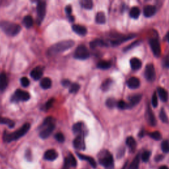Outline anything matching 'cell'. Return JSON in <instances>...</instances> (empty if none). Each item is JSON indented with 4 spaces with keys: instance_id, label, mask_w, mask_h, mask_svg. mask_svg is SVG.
Segmentation results:
<instances>
[{
    "instance_id": "cell-1",
    "label": "cell",
    "mask_w": 169,
    "mask_h": 169,
    "mask_svg": "<svg viewBox=\"0 0 169 169\" xmlns=\"http://www.w3.org/2000/svg\"><path fill=\"white\" fill-rule=\"evenodd\" d=\"M75 45V42L72 40H62L54 44L49 48L48 50V54L50 56H54L57 54L66 51L72 48Z\"/></svg>"
},
{
    "instance_id": "cell-2",
    "label": "cell",
    "mask_w": 169,
    "mask_h": 169,
    "mask_svg": "<svg viewBox=\"0 0 169 169\" xmlns=\"http://www.w3.org/2000/svg\"><path fill=\"white\" fill-rule=\"evenodd\" d=\"M30 127L31 125L28 123H26L24 125H22L19 130L13 133H5L3 135V140L6 142L15 141L23 136H25L29 129H30Z\"/></svg>"
},
{
    "instance_id": "cell-3",
    "label": "cell",
    "mask_w": 169,
    "mask_h": 169,
    "mask_svg": "<svg viewBox=\"0 0 169 169\" xmlns=\"http://www.w3.org/2000/svg\"><path fill=\"white\" fill-rule=\"evenodd\" d=\"M40 128L41 131L39 134L40 137L42 139L48 138L55 129V119L51 116L46 118Z\"/></svg>"
},
{
    "instance_id": "cell-4",
    "label": "cell",
    "mask_w": 169,
    "mask_h": 169,
    "mask_svg": "<svg viewBox=\"0 0 169 169\" xmlns=\"http://www.w3.org/2000/svg\"><path fill=\"white\" fill-rule=\"evenodd\" d=\"M0 28L9 37H14L19 34L21 30L19 25L9 21H2L0 22Z\"/></svg>"
},
{
    "instance_id": "cell-5",
    "label": "cell",
    "mask_w": 169,
    "mask_h": 169,
    "mask_svg": "<svg viewBox=\"0 0 169 169\" xmlns=\"http://www.w3.org/2000/svg\"><path fill=\"white\" fill-rule=\"evenodd\" d=\"M98 161L100 164L106 168H111L113 167L114 159L112 155L109 151L104 150L98 154Z\"/></svg>"
},
{
    "instance_id": "cell-6",
    "label": "cell",
    "mask_w": 169,
    "mask_h": 169,
    "mask_svg": "<svg viewBox=\"0 0 169 169\" xmlns=\"http://www.w3.org/2000/svg\"><path fill=\"white\" fill-rule=\"evenodd\" d=\"M90 53L86 46L83 44H81L77 46V48L74 52V57L75 59L84 60L89 58Z\"/></svg>"
},
{
    "instance_id": "cell-7",
    "label": "cell",
    "mask_w": 169,
    "mask_h": 169,
    "mask_svg": "<svg viewBox=\"0 0 169 169\" xmlns=\"http://www.w3.org/2000/svg\"><path fill=\"white\" fill-rule=\"evenodd\" d=\"M31 98V95L27 91H22L21 89H17L14 95L11 98L12 102H19V101H27Z\"/></svg>"
},
{
    "instance_id": "cell-8",
    "label": "cell",
    "mask_w": 169,
    "mask_h": 169,
    "mask_svg": "<svg viewBox=\"0 0 169 169\" xmlns=\"http://www.w3.org/2000/svg\"><path fill=\"white\" fill-rule=\"evenodd\" d=\"M37 22L40 24L44 20L46 12V3L45 2L40 1L37 3Z\"/></svg>"
},
{
    "instance_id": "cell-9",
    "label": "cell",
    "mask_w": 169,
    "mask_h": 169,
    "mask_svg": "<svg viewBox=\"0 0 169 169\" xmlns=\"http://www.w3.org/2000/svg\"><path fill=\"white\" fill-rule=\"evenodd\" d=\"M145 77L149 81H153L155 79V69L153 64L149 63L145 67Z\"/></svg>"
},
{
    "instance_id": "cell-10",
    "label": "cell",
    "mask_w": 169,
    "mask_h": 169,
    "mask_svg": "<svg viewBox=\"0 0 169 169\" xmlns=\"http://www.w3.org/2000/svg\"><path fill=\"white\" fill-rule=\"evenodd\" d=\"M149 44L153 54L156 57H159L161 54V48L159 40L157 38H151L149 40Z\"/></svg>"
},
{
    "instance_id": "cell-11",
    "label": "cell",
    "mask_w": 169,
    "mask_h": 169,
    "mask_svg": "<svg viewBox=\"0 0 169 169\" xmlns=\"http://www.w3.org/2000/svg\"><path fill=\"white\" fill-rule=\"evenodd\" d=\"M73 132L75 134H77V136H85L87 133V130L85 124L83 122H77L73 126Z\"/></svg>"
},
{
    "instance_id": "cell-12",
    "label": "cell",
    "mask_w": 169,
    "mask_h": 169,
    "mask_svg": "<svg viewBox=\"0 0 169 169\" xmlns=\"http://www.w3.org/2000/svg\"><path fill=\"white\" fill-rule=\"evenodd\" d=\"M73 146L75 149L79 150H84L85 148V143L84 136H77L73 141Z\"/></svg>"
},
{
    "instance_id": "cell-13",
    "label": "cell",
    "mask_w": 169,
    "mask_h": 169,
    "mask_svg": "<svg viewBox=\"0 0 169 169\" xmlns=\"http://www.w3.org/2000/svg\"><path fill=\"white\" fill-rule=\"evenodd\" d=\"M43 75V68L40 66H38L34 68L31 72V76L34 80H39L42 77Z\"/></svg>"
},
{
    "instance_id": "cell-14",
    "label": "cell",
    "mask_w": 169,
    "mask_h": 169,
    "mask_svg": "<svg viewBox=\"0 0 169 169\" xmlns=\"http://www.w3.org/2000/svg\"><path fill=\"white\" fill-rule=\"evenodd\" d=\"M127 85L132 89H137L140 85V81L136 77H130L127 81Z\"/></svg>"
},
{
    "instance_id": "cell-15",
    "label": "cell",
    "mask_w": 169,
    "mask_h": 169,
    "mask_svg": "<svg viewBox=\"0 0 169 169\" xmlns=\"http://www.w3.org/2000/svg\"><path fill=\"white\" fill-rule=\"evenodd\" d=\"M142 95L140 94H136L131 96L129 98V103H128V107L129 108L133 107L134 106H136V104H137L140 101L142 100Z\"/></svg>"
},
{
    "instance_id": "cell-16",
    "label": "cell",
    "mask_w": 169,
    "mask_h": 169,
    "mask_svg": "<svg viewBox=\"0 0 169 169\" xmlns=\"http://www.w3.org/2000/svg\"><path fill=\"white\" fill-rule=\"evenodd\" d=\"M157 9L154 5H147L143 9V15L146 17H151L155 15Z\"/></svg>"
},
{
    "instance_id": "cell-17",
    "label": "cell",
    "mask_w": 169,
    "mask_h": 169,
    "mask_svg": "<svg viewBox=\"0 0 169 169\" xmlns=\"http://www.w3.org/2000/svg\"><path fill=\"white\" fill-rule=\"evenodd\" d=\"M44 157L46 160L50 161H54L56 159H57V153L54 149H49L46 151Z\"/></svg>"
},
{
    "instance_id": "cell-18",
    "label": "cell",
    "mask_w": 169,
    "mask_h": 169,
    "mask_svg": "<svg viewBox=\"0 0 169 169\" xmlns=\"http://www.w3.org/2000/svg\"><path fill=\"white\" fill-rule=\"evenodd\" d=\"M72 29L75 33H77L80 36H85L87 32V28L84 26L79 25H73L72 26Z\"/></svg>"
},
{
    "instance_id": "cell-19",
    "label": "cell",
    "mask_w": 169,
    "mask_h": 169,
    "mask_svg": "<svg viewBox=\"0 0 169 169\" xmlns=\"http://www.w3.org/2000/svg\"><path fill=\"white\" fill-rule=\"evenodd\" d=\"M130 66L133 70H139L142 66V62L138 58L133 57L130 60Z\"/></svg>"
},
{
    "instance_id": "cell-20",
    "label": "cell",
    "mask_w": 169,
    "mask_h": 169,
    "mask_svg": "<svg viewBox=\"0 0 169 169\" xmlns=\"http://www.w3.org/2000/svg\"><path fill=\"white\" fill-rule=\"evenodd\" d=\"M8 85L7 75L5 73H0V91H4Z\"/></svg>"
},
{
    "instance_id": "cell-21",
    "label": "cell",
    "mask_w": 169,
    "mask_h": 169,
    "mask_svg": "<svg viewBox=\"0 0 169 169\" xmlns=\"http://www.w3.org/2000/svg\"><path fill=\"white\" fill-rule=\"evenodd\" d=\"M146 118L147 120V122H149V124L151 126H155L157 124V120L155 117V115L153 113V112L151 111V110L149 108V110H147V113H146Z\"/></svg>"
},
{
    "instance_id": "cell-22",
    "label": "cell",
    "mask_w": 169,
    "mask_h": 169,
    "mask_svg": "<svg viewBox=\"0 0 169 169\" xmlns=\"http://www.w3.org/2000/svg\"><path fill=\"white\" fill-rule=\"evenodd\" d=\"M77 155H78V157H79V158L81 159H83V160H85V161L88 162L89 163V164L91 165L92 167L96 168V167H97V163H96V161H95V159H93L92 157H91L89 156L84 155L80 154V153H77Z\"/></svg>"
},
{
    "instance_id": "cell-23",
    "label": "cell",
    "mask_w": 169,
    "mask_h": 169,
    "mask_svg": "<svg viewBox=\"0 0 169 169\" xmlns=\"http://www.w3.org/2000/svg\"><path fill=\"white\" fill-rule=\"evenodd\" d=\"M157 92H158V95L162 101L167 102L168 101V92L164 88L159 87V88L157 89Z\"/></svg>"
},
{
    "instance_id": "cell-24",
    "label": "cell",
    "mask_w": 169,
    "mask_h": 169,
    "mask_svg": "<svg viewBox=\"0 0 169 169\" xmlns=\"http://www.w3.org/2000/svg\"><path fill=\"white\" fill-rule=\"evenodd\" d=\"M40 85L43 89H48L52 87V80L48 77L43 78L40 81Z\"/></svg>"
},
{
    "instance_id": "cell-25",
    "label": "cell",
    "mask_w": 169,
    "mask_h": 169,
    "mask_svg": "<svg viewBox=\"0 0 169 169\" xmlns=\"http://www.w3.org/2000/svg\"><path fill=\"white\" fill-rule=\"evenodd\" d=\"M23 25L27 28H31L33 24H34V21L31 15H27L24 19L22 20Z\"/></svg>"
},
{
    "instance_id": "cell-26",
    "label": "cell",
    "mask_w": 169,
    "mask_h": 169,
    "mask_svg": "<svg viewBox=\"0 0 169 169\" xmlns=\"http://www.w3.org/2000/svg\"><path fill=\"white\" fill-rule=\"evenodd\" d=\"M126 145L131 150H135L136 147V142L133 137H128L126 139Z\"/></svg>"
},
{
    "instance_id": "cell-27",
    "label": "cell",
    "mask_w": 169,
    "mask_h": 169,
    "mask_svg": "<svg viewBox=\"0 0 169 169\" xmlns=\"http://www.w3.org/2000/svg\"><path fill=\"white\" fill-rule=\"evenodd\" d=\"M96 22L98 24H104L106 22V16L105 14H104L102 11L101 12L97 13L96 15Z\"/></svg>"
},
{
    "instance_id": "cell-28",
    "label": "cell",
    "mask_w": 169,
    "mask_h": 169,
    "mask_svg": "<svg viewBox=\"0 0 169 169\" xmlns=\"http://www.w3.org/2000/svg\"><path fill=\"white\" fill-rule=\"evenodd\" d=\"M139 162H140V157H139V155H137L131 162L129 166V169H138Z\"/></svg>"
},
{
    "instance_id": "cell-29",
    "label": "cell",
    "mask_w": 169,
    "mask_h": 169,
    "mask_svg": "<svg viewBox=\"0 0 169 169\" xmlns=\"http://www.w3.org/2000/svg\"><path fill=\"white\" fill-rule=\"evenodd\" d=\"M106 45V43L101 39H95L90 42V47L91 48H95L97 46H103Z\"/></svg>"
},
{
    "instance_id": "cell-30",
    "label": "cell",
    "mask_w": 169,
    "mask_h": 169,
    "mask_svg": "<svg viewBox=\"0 0 169 169\" xmlns=\"http://www.w3.org/2000/svg\"><path fill=\"white\" fill-rule=\"evenodd\" d=\"M80 4L81 7L86 9H91L93 7V3L91 0H81Z\"/></svg>"
},
{
    "instance_id": "cell-31",
    "label": "cell",
    "mask_w": 169,
    "mask_h": 169,
    "mask_svg": "<svg viewBox=\"0 0 169 169\" xmlns=\"http://www.w3.org/2000/svg\"><path fill=\"white\" fill-rule=\"evenodd\" d=\"M0 124H6L9 127L12 128L15 126V122L9 119V118H3V117H1V116H0Z\"/></svg>"
},
{
    "instance_id": "cell-32",
    "label": "cell",
    "mask_w": 169,
    "mask_h": 169,
    "mask_svg": "<svg viewBox=\"0 0 169 169\" xmlns=\"http://www.w3.org/2000/svg\"><path fill=\"white\" fill-rule=\"evenodd\" d=\"M140 13H141L140 9L137 7H132L130 11V17L133 19H137L139 15H140Z\"/></svg>"
},
{
    "instance_id": "cell-33",
    "label": "cell",
    "mask_w": 169,
    "mask_h": 169,
    "mask_svg": "<svg viewBox=\"0 0 169 169\" xmlns=\"http://www.w3.org/2000/svg\"><path fill=\"white\" fill-rule=\"evenodd\" d=\"M111 67V63L108 61L102 60L99 62L97 64V67L101 69H107Z\"/></svg>"
},
{
    "instance_id": "cell-34",
    "label": "cell",
    "mask_w": 169,
    "mask_h": 169,
    "mask_svg": "<svg viewBox=\"0 0 169 169\" xmlns=\"http://www.w3.org/2000/svg\"><path fill=\"white\" fill-rule=\"evenodd\" d=\"M112 83V80L110 79H107V80L104 81V82L102 83L101 89L103 91H107L110 89V87H111Z\"/></svg>"
},
{
    "instance_id": "cell-35",
    "label": "cell",
    "mask_w": 169,
    "mask_h": 169,
    "mask_svg": "<svg viewBox=\"0 0 169 169\" xmlns=\"http://www.w3.org/2000/svg\"><path fill=\"white\" fill-rule=\"evenodd\" d=\"M106 104L109 108H113L117 106V102L113 98H109L106 101Z\"/></svg>"
},
{
    "instance_id": "cell-36",
    "label": "cell",
    "mask_w": 169,
    "mask_h": 169,
    "mask_svg": "<svg viewBox=\"0 0 169 169\" xmlns=\"http://www.w3.org/2000/svg\"><path fill=\"white\" fill-rule=\"evenodd\" d=\"M66 159L67 160L68 162L69 163V165H70L71 167H76L77 165V161H76V159H75V157L71 154V153H69L68 157H66Z\"/></svg>"
},
{
    "instance_id": "cell-37",
    "label": "cell",
    "mask_w": 169,
    "mask_h": 169,
    "mask_svg": "<svg viewBox=\"0 0 169 169\" xmlns=\"http://www.w3.org/2000/svg\"><path fill=\"white\" fill-rule=\"evenodd\" d=\"M161 149L163 152L167 153H169V142L167 140L163 141L161 143Z\"/></svg>"
},
{
    "instance_id": "cell-38",
    "label": "cell",
    "mask_w": 169,
    "mask_h": 169,
    "mask_svg": "<svg viewBox=\"0 0 169 169\" xmlns=\"http://www.w3.org/2000/svg\"><path fill=\"white\" fill-rule=\"evenodd\" d=\"M159 116H160V118L162 122H164V123H167L168 121V119L165 110L164 109H161L160 114H159Z\"/></svg>"
},
{
    "instance_id": "cell-39",
    "label": "cell",
    "mask_w": 169,
    "mask_h": 169,
    "mask_svg": "<svg viewBox=\"0 0 169 169\" xmlns=\"http://www.w3.org/2000/svg\"><path fill=\"white\" fill-rule=\"evenodd\" d=\"M149 136L150 137L155 139V140H160V139L162 138V136H161V134L159 132H153L152 133H151L149 134Z\"/></svg>"
},
{
    "instance_id": "cell-40",
    "label": "cell",
    "mask_w": 169,
    "mask_h": 169,
    "mask_svg": "<svg viewBox=\"0 0 169 169\" xmlns=\"http://www.w3.org/2000/svg\"><path fill=\"white\" fill-rule=\"evenodd\" d=\"M80 88V86L77 83H72L70 87H69V92L75 93L77 92Z\"/></svg>"
},
{
    "instance_id": "cell-41",
    "label": "cell",
    "mask_w": 169,
    "mask_h": 169,
    "mask_svg": "<svg viewBox=\"0 0 169 169\" xmlns=\"http://www.w3.org/2000/svg\"><path fill=\"white\" fill-rule=\"evenodd\" d=\"M150 156H151V152H149V151H145V152H143L142 155V159L143 160V162H147L149 160Z\"/></svg>"
},
{
    "instance_id": "cell-42",
    "label": "cell",
    "mask_w": 169,
    "mask_h": 169,
    "mask_svg": "<svg viewBox=\"0 0 169 169\" xmlns=\"http://www.w3.org/2000/svg\"><path fill=\"white\" fill-rule=\"evenodd\" d=\"M55 139L60 143H63L65 141V137L62 133H57L55 135Z\"/></svg>"
},
{
    "instance_id": "cell-43",
    "label": "cell",
    "mask_w": 169,
    "mask_h": 169,
    "mask_svg": "<svg viewBox=\"0 0 169 169\" xmlns=\"http://www.w3.org/2000/svg\"><path fill=\"white\" fill-rule=\"evenodd\" d=\"M117 107L120 109H126L129 108L128 104L124 101H120L117 102Z\"/></svg>"
},
{
    "instance_id": "cell-44",
    "label": "cell",
    "mask_w": 169,
    "mask_h": 169,
    "mask_svg": "<svg viewBox=\"0 0 169 169\" xmlns=\"http://www.w3.org/2000/svg\"><path fill=\"white\" fill-rule=\"evenodd\" d=\"M21 83L22 87H27L29 85V84H30V81H29V79L27 77H23L21 79Z\"/></svg>"
},
{
    "instance_id": "cell-45",
    "label": "cell",
    "mask_w": 169,
    "mask_h": 169,
    "mask_svg": "<svg viewBox=\"0 0 169 169\" xmlns=\"http://www.w3.org/2000/svg\"><path fill=\"white\" fill-rule=\"evenodd\" d=\"M151 102H152V105L153 107L156 108L158 105V98H157V95L156 92H155L152 97V100H151Z\"/></svg>"
},
{
    "instance_id": "cell-46",
    "label": "cell",
    "mask_w": 169,
    "mask_h": 169,
    "mask_svg": "<svg viewBox=\"0 0 169 169\" xmlns=\"http://www.w3.org/2000/svg\"><path fill=\"white\" fill-rule=\"evenodd\" d=\"M54 102V98L50 99V100L45 104V105H44L45 110H48V109H50L52 107V105H53Z\"/></svg>"
},
{
    "instance_id": "cell-47",
    "label": "cell",
    "mask_w": 169,
    "mask_h": 169,
    "mask_svg": "<svg viewBox=\"0 0 169 169\" xmlns=\"http://www.w3.org/2000/svg\"><path fill=\"white\" fill-rule=\"evenodd\" d=\"M62 85L64 87H70L72 83H71V81L68 79H64L62 81Z\"/></svg>"
},
{
    "instance_id": "cell-48",
    "label": "cell",
    "mask_w": 169,
    "mask_h": 169,
    "mask_svg": "<svg viewBox=\"0 0 169 169\" xmlns=\"http://www.w3.org/2000/svg\"><path fill=\"white\" fill-rule=\"evenodd\" d=\"M65 10H66V13L67 15V17L71 16V15H72V7L71 5H67V6H66Z\"/></svg>"
},
{
    "instance_id": "cell-49",
    "label": "cell",
    "mask_w": 169,
    "mask_h": 169,
    "mask_svg": "<svg viewBox=\"0 0 169 169\" xmlns=\"http://www.w3.org/2000/svg\"><path fill=\"white\" fill-rule=\"evenodd\" d=\"M70 165H69V163L68 162L67 160L66 159V158L65 159V162H64V165L63 167V169H69V167H70Z\"/></svg>"
},
{
    "instance_id": "cell-50",
    "label": "cell",
    "mask_w": 169,
    "mask_h": 169,
    "mask_svg": "<svg viewBox=\"0 0 169 169\" xmlns=\"http://www.w3.org/2000/svg\"><path fill=\"white\" fill-rule=\"evenodd\" d=\"M165 65L166 67H169V57H167L165 60Z\"/></svg>"
},
{
    "instance_id": "cell-51",
    "label": "cell",
    "mask_w": 169,
    "mask_h": 169,
    "mask_svg": "<svg viewBox=\"0 0 169 169\" xmlns=\"http://www.w3.org/2000/svg\"><path fill=\"white\" fill-rule=\"evenodd\" d=\"M159 169H168V168L167 166H161Z\"/></svg>"
},
{
    "instance_id": "cell-52",
    "label": "cell",
    "mask_w": 169,
    "mask_h": 169,
    "mask_svg": "<svg viewBox=\"0 0 169 169\" xmlns=\"http://www.w3.org/2000/svg\"><path fill=\"white\" fill-rule=\"evenodd\" d=\"M167 38H168V41H169V33L168 34V36H167Z\"/></svg>"
},
{
    "instance_id": "cell-53",
    "label": "cell",
    "mask_w": 169,
    "mask_h": 169,
    "mask_svg": "<svg viewBox=\"0 0 169 169\" xmlns=\"http://www.w3.org/2000/svg\"><path fill=\"white\" fill-rule=\"evenodd\" d=\"M122 169H126V167H124L123 168H122Z\"/></svg>"
}]
</instances>
